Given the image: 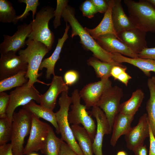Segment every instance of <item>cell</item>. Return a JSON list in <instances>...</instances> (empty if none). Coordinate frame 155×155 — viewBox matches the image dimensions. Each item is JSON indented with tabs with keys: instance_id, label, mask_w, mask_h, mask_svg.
<instances>
[{
	"instance_id": "cell-1",
	"label": "cell",
	"mask_w": 155,
	"mask_h": 155,
	"mask_svg": "<svg viewBox=\"0 0 155 155\" xmlns=\"http://www.w3.org/2000/svg\"><path fill=\"white\" fill-rule=\"evenodd\" d=\"M62 17L65 22L69 23L71 27V37L78 36L83 47L91 51L93 57L104 62H116L112 59L111 53L101 47L80 24L75 17L74 8L68 5L64 9Z\"/></svg>"
},
{
	"instance_id": "cell-2",
	"label": "cell",
	"mask_w": 155,
	"mask_h": 155,
	"mask_svg": "<svg viewBox=\"0 0 155 155\" xmlns=\"http://www.w3.org/2000/svg\"><path fill=\"white\" fill-rule=\"evenodd\" d=\"M26 44L27 46L26 48L20 50L18 54L28 64L26 77L28 79V86H33L36 82L47 85H50L38 79L42 74L38 73L41 63L44 57L50 50L43 43L28 39L26 41Z\"/></svg>"
},
{
	"instance_id": "cell-3",
	"label": "cell",
	"mask_w": 155,
	"mask_h": 155,
	"mask_svg": "<svg viewBox=\"0 0 155 155\" xmlns=\"http://www.w3.org/2000/svg\"><path fill=\"white\" fill-rule=\"evenodd\" d=\"M129 18L135 27L146 32H155V8L148 0H124Z\"/></svg>"
},
{
	"instance_id": "cell-4",
	"label": "cell",
	"mask_w": 155,
	"mask_h": 155,
	"mask_svg": "<svg viewBox=\"0 0 155 155\" xmlns=\"http://www.w3.org/2000/svg\"><path fill=\"white\" fill-rule=\"evenodd\" d=\"M55 9L49 6L42 7L32 20V32L28 39L40 42L44 44L50 50L54 41V33L49 27L50 20L54 16Z\"/></svg>"
},
{
	"instance_id": "cell-5",
	"label": "cell",
	"mask_w": 155,
	"mask_h": 155,
	"mask_svg": "<svg viewBox=\"0 0 155 155\" xmlns=\"http://www.w3.org/2000/svg\"><path fill=\"white\" fill-rule=\"evenodd\" d=\"M68 91H65L61 93L58 102L60 108L55 113L59 133L61 138L78 155H84L74 137L68 120V111L72 103L71 98L68 96Z\"/></svg>"
},
{
	"instance_id": "cell-6",
	"label": "cell",
	"mask_w": 155,
	"mask_h": 155,
	"mask_svg": "<svg viewBox=\"0 0 155 155\" xmlns=\"http://www.w3.org/2000/svg\"><path fill=\"white\" fill-rule=\"evenodd\" d=\"M32 115L23 108L13 114L11 143L14 155H24L23 145L25 137L30 131Z\"/></svg>"
},
{
	"instance_id": "cell-7",
	"label": "cell",
	"mask_w": 155,
	"mask_h": 155,
	"mask_svg": "<svg viewBox=\"0 0 155 155\" xmlns=\"http://www.w3.org/2000/svg\"><path fill=\"white\" fill-rule=\"evenodd\" d=\"M71 98L72 104L71 111L69 112L68 118L70 124H82L86 130L93 142L96 129V126L94 120L86 111L85 105L81 103V98L78 89L72 93Z\"/></svg>"
},
{
	"instance_id": "cell-8",
	"label": "cell",
	"mask_w": 155,
	"mask_h": 155,
	"mask_svg": "<svg viewBox=\"0 0 155 155\" xmlns=\"http://www.w3.org/2000/svg\"><path fill=\"white\" fill-rule=\"evenodd\" d=\"M9 95V101L6 115L7 118L12 122L13 114L17 107L20 106H24L32 100L40 103V93L34 86L29 87L28 82L11 91Z\"/></svg>"
},
{
	"instance_id": "cell-9",
	"label": "cell",
	"mask_w": 155,
	"mask_h": 155,
	"mask_svg": "<svg viewBox=\"0 0 155 155\" xmlns=\"http://www.w3.org/2000/svg\"><path fill=\"white\" fill-rule=\"evenodd\" d=\"M123 95L121 88L112 86L104 92L96 104L104 113L112 128L114 119L119 113L120 101Z\"/></svg>"
},
{
	"instance_id": "cell-10",
	"label": "cell",
	"mask_w": 155,
	"mask_h": 155,
	"mask_svg": "<svg viewBox=\"0 0 155 155\" xmlns=\"http://www.w3.org/2000/svg\"><path fill=\"white\" fill-rule=\"evenodd\" d=\"M51 127L32 115V123L30 135L24 148V155H29L43 148Z\"/></svg>"
},
{
	"instance_id": "cell-11",
	"label": "cell",
	"mask_w": 155,
	"mask_h": 155,
	"mask_svg": "<svg viewBox=\"0 0 155 155\" xmlns=\"http://www.w3.org/2000/svg\"><path fill=\"white\" fill-rule=\"evenodd\" d=\"M12 51L1 54L0 80L13 76L18 73L26 71L28 63L20 56Z\"/></svg>"
},
{
	"instance_id": "cell-12",
	"label": "cell",
	"mask_w": 155,
	"mask_h": 155,
	"mask_svg": "<svg viewBox=\"0 0 155 155\" xmlns=\"http://www.w3.org/2000/svg\"><path fill=\"white\" fill-rule=\"evenodd\" d=\"M32 20L29 24L24 23L19 25L17 30L12 36L4 34L3 41L0 44V53L10 51L16 53L24 47L26 39L32 32Z\"/></svg>"
},
{
	"instance_id": "cell-13",
	"label": "cell",
	"mask_w": 155,
	"mask_h": 155,
	"mask_svg": "<svg viewBox=\"0 0 155 155\" xmlns=\"http://www.w3.org/2000/svg\"><path fill=\"white\" fill-rule=\"evenodd\" d=\"M91 114L96 120L97 125L95 137L92 144V150L95 155H103L102 142L105 135L111 133L112 128L102 110L95 105L92 107Z\"/></svg>"
},
{
	"instance_id": "cell-14",
	"label": "cell",
	"mask_w": 155,
	"mask_h": 155,
	"mask_svg": "<svg viewBox=\"0 0 155 155\" xmlns=\"http://www.w3.org/2000/svg\"><path fill=\"white\" fill-rule=\"evenodd\" d=\"M109 78L101 79L98 82L86 85L79 92L87 109L96 105L104 92L112 86Z\"/></svg>"
},
{
	"instance_id": "cell-15",
	"label": "cell",
	"mask_w": 155,
	"mask_h": 155,
	"mask_svg": "<svg viewBox=\"0 0 155 155\" xmlns=\"http://www.w3.org/2000/svg\"><path fill=\"white\" fill-rule=\"evenodd\" d=\"M149 125L147 113L144 114L139 119L136 125L131 128L125 135L127 147L133 151L144 145L145 139L149 136Z\"/></svg>"
},
{
	"instance_id": "cell-16",
	"label": "cell",
	"mask_w": 155,
	"mask_h": 155,
	"mask_svg": "<svg viewBox=\"0 0 155 155\" xmlns=\"http://www.w3.org/2000/svg\"><path fill=\"white\" fill-rule=\"evenodd\" d=\"M146 32L135 28L117 33L119 39L133 52L138 54L148 48L146 39Z\"/></svg>"
},
{
	"instance_id": "cell-17",
	"label": "cell",
	"mask_w": 155,
	"mask_h": 155,
	"mask_svg": "<svg viewBox=\"0 0 155 155\" xmlns=\"http://www.w3.org/2000/svg\"><path fill=\"white\" fill-rule=\"evenodd\" d=\"M95 40L101 47L109 53H119L131 58L139 57L138 54L133 52L113 34L103 35Z\"/></svg>"
},
{
	"instance_id": "cell-18",
	"label": "cell",
	"mask_w": 155,
	"mask_h": 155,
	"mask_svg": "<svg viewBox=\"0 0 155 155\" xmlns=\"http://www.w3.org/2000/svg\"><path fill=\"white\" fill-rule=\"evenodd\" d=\"M48 90L40 96V105L53 111L55 107L59 95L63 92L68 90V86L66 84L61 76L55 75Z\"/></svg>"
},
{
	"instance_id": "cell-19",
	"label": "cell",
	"mask_w": 155,
	"mask_h": 155,
	"mask_svg": "<svg viewBox=\"0 0 155 155\" xmlns=\"http://www.w3.org/2000/svg\"><path fill=\"white\" fill-rule=\"evenodd\" d=\"M108 9L99 24L93 29L84 28L95 40L101 36L108 34L115 35L119 39L117 34L114 29L112 18V9L114 0H108Z\"/></svg>"
},
{
	"instance_id": "cell-20",
	"label": "cell",
	"mask_w": 155,
	"mask_h": 155,
	"mask_svg": "<svg viewBox=\"0 0 155 155\" xmlns=\"http://www.w3.org/2000/svg\"><path fill=\"white\" fill-rule=\"evenodd\" d=\"M111 15L114 28L117 34L123 31L135 28L125 14L121 0H114Z\"/></svg>"
},
{
	"instance_id": "cell-21",
	"label": "cell",
	"mask_w": 155,
	"mask_h": 155,
	"mask_svg": "<svg viewBox=\"0 0 155 155\" xmlns=\"http://www.w3.org/2000/svg\"><path fill=\"white\" fill-rule=\"evenodd\" d=\"M66 26L65 32L62 37L58 38V42L55 49L52 55L49 57L43 60L40 65L39 70H41L44 68L46 69V77L47 79L50 78L51 75H55L54 69L55 64L60 58V55L64 43L69 38L68 34L70 26L65 22Z\"/></svg>"
},
{
	"instance_id": "cell-22",
	"label": "cell",
	"mask_w": 155,
	"mask_h": 155,
	"mask_svg": "<svg viewBox=\"0 0 155 155\" xmlns=\"http://www.w3.org/2000/svg\"><path fill=\"white\" fill-rule=\"evenodd\" d=\"M134 116L120 113L116 116L112 127V134L110 141L111 145L115 146L119 137L125 135L131 128V125Z\"/></svg>"
},
{
	"instance_id": "cell-23",
	"label": "cell",
	"mask_w": 155,
	"mask_h": 155,
	"mask_svg": "<svg viewBox=\"0 0 155 155\" xmlns=\"http://www.w3.org/2000/svg\"><path fill=\"white\" fill-rule=\"evenodd\" d=\"M112 57L115 62L120 63H126L135 66L143 71L146 76H150V72H155V61L139 57L131 58L117 53H111Z\"/></svg>"
},
{
	"instance_id": "cell-24",
	"label": "cell",
	"mask_w": 155,
	"mask_h": 155,
	"mask_svg": "<svg viewBox=\"0 0 155 155\" xmlns=\"http://www.w3.org/2000/svg\"><path fill=\"white\" fill-rule=\"evenodd\" d=\"M23 108L29 111L37 118H42L50 122L55 127L56 132L60 133L57 123L56 113L53 111L46 108L41 105L36 104L34 100H32L23 106Z\"/></svg>"
},
{
	"instance_id": "cell-25",
	"label": "cell",
	"mask_w": 155,
	"mask_h": 155,
	"mask_svg": "<svg viewBox=\"0 0 155 155\" xmlns=\"http://www.w3.org/2000/svg\"><path fill=\"white\" fill-rule=\"evenodd\" d=\"M71 127L84 155H93V142L86 129L79 125H72Z\"/></svg>"
},
{
	"instance_id": "cell-26",
	"label": "cell",
	"mask_w": 155,
	"mask_h": 155,
	"mask_svg": "<svg viewBox=\"0 0 155 155\" xmlns=\"http://www.w3.org/2000/svg\"><path fill=\"white\" fill-rule=\"evenodd\" d=\"M145 97L142 90L138 89L133 92L131 98L127 100L120 104L119 113L133 116L138 110Z\"/></svg>"
},
{
	"instance_id": "cell-27",
	"label": "cell",
	"mask_w": 155,
	"mask_h": 155,
	"mask_svg": "<svg viewBox=\"0 0 155 155\" xmlns=\"http://www.w3.org/2000/svg\"><path fill=\"white\" fill-rule=\"evenodd\" d=\"M87 63L89 66L93 68L96 77L101 79L109 78L111 76V70L114 66L123 65L121 63L117 62L108 63L102 62L94 57L88 59Z\"/></svg>"
},
{
	"instance_id": "cell-28",
	"label": "cell",
	"mask_w": 155,
	"mask_h": 155,
	"mask_svg": "<svg viewBox=\"0 0 155 155\" xmlns=\"http://www.w3.org/2000/svg\"><path fill=\"white\" fill-rule=\"evenodd\" d=\"M150 92V98L146 106L148 119L152 133L155 137V85L151 78L147 81Z\"/></svg>"
},
{
	"instance_id": "cell-29",
	"label": "cell",
	"mask_w": 155,
	"mask_h": 155,
	"mask_svg": "<svg viewBox=\"0 0 155 155\" xmlns=\"http://www.w3.org/2000/svg\"><path fill=\"white\" fill-rule=\"evenodd\" d=\"M63 141L61 138L56 136L51 127L45 143L40 150L41 153L45 155H58L61 144Z\"/></svg>"
},
{
	"instance_id": "cell-30",
	"label": "cell",
	"mask_w": 155,
	"mask_h": 155,
	"mask_svg": "<svg viewBox=\"0 0 155 155\" xmlns=\"http://www.w3.org/2000/svg\"><path fill=\"white\" fill-rule=\"evenodd\" d=\"M26 71H21L16 74L0 81V93L12 88L22 86L28 83L26 77Z\"/></svg>"
},
{
	"instance_id": "cell-31",
	"label": "cell",
	"mask_w": 155,
	"mask_h": 155,
	"mask_svg": "<svg viewBox=\"0 0 155 155\" xmlns=\"http://www.w3.org/2000/svg\"><path fill=\"white\" fill-rule=\"evenodd\" d=\"M16 11L12 3L7 0H0V22L3 23L12 22L15 24Z\"/></svg>"
},
{
	"instance_id": "cell-32",
	"label": "cell",
	"mask_w": 155,
	"mask_h": 155,
	"mask_svg": "<svg viewBox=\"0 0 155 155\" xmlns=\"http://www.w3.org/2000/svg\"><path fill=\"white\" fill-rule=\"evenodd\" d=\"M12 122L7 118L0 119V145L7 144L11 140Z\"/></svg>"
},
{
	"instance_id": "cell-33",
	"label": "cell",
	"mask_w": 155,
	"mask_h": 155,
	"mask_svg": "<svg viewBox=\"0 0 155 155\" xmlns=\"http://www.w3.org/2000/svg\"><path fill=\"white\" fill-rule=\"evenodd\" d=\"M20 3H23L26 4V7L23 13L19 16H17L16 18L15 24L19 20L22 21L26 19L28 16L29 15L30 11H32L33 20H34V15L37 13V8L40 4L38 0H19Z\"/></svg>"
},
{
	"instance_id": "cell-34",
	"label": "cell",
	"mask_w": 155,
	"mask_h": 155,
	"mask_svg": "<svg viewBox=\"0 0 155 155\" xmlns=\"http://www.w3.org/2000/svg\"><path fill=\"white\" fill-rule=\"evenodd\" d=\"M69 1L67 0H57V6L54 12V16L55 18L53 22V25L55 29L61 25V18L64 8L68 5Z\"/></svg>"
},
{
	"instance_id": "cell-35",
	"label": "cell",
	"mask_w": 155,
	"mask_h": 155,
	"mask_svg": "<svg viewBox=\"0 0 155 155\" xmlns=\"http://www.w3.org/2000/svg\"><path fill=\"white\" fill-rule=\"evenodd\" d=\"M80 9L83 16L89 18H93L98 12L91 0H87L83 2L80 6Z\"/></svg>"
},
{
	"instance_id": "cell-36",
	"label": "cell",
	"mask_w": 155,
	"mask_h": 155,
	"mask_svg": "<svg viewBox=\"0 0 155 155\" xmlns=\"http://www.w3.org/2000/svg\"><path fill=\"white\" fill-rule=\"evenodd\" d=\"M10 99L9 95L6 92L0 93V118L7 117V110Z\"/></svg>"
},
{
	"instance_id": "cell-37",
	"label": "cell",
	"mask_w": 155,
	"mask_h": 155,
	"mask_svg": "<svg viewBox=\"0 0 155 155\" xmlns=\"http://www.w3.org/2000/svg\"><path fill=\"white\" fill-rule=\"evenodd\" d=\"M79 78V75L76 71L69 70L65 73L63 79L66 84L67 86H71L76 83Z\"/></svg>"
},
{
	"instance_id": "cell-38",
	"label": "cell",
	"mask_w": 155,
	"mask_h": 155,
	"mask_svg": "<svg viewBox=\"0 0 155 155\" xmlns=\"http://www.w3.org/2000/svg\"><path fill=\"white\" fill-rule=\"evenodd\" d=\"M94 5L98 12L105 13L108 9V1L104 0H91Z\"/></svg>"
},
{
	"instance_id": "cell-39",
	"label": "cell",
	"mask_w": 155,
	"mask_h": 155,
	"mask_svg": "<svg viewBox=\"0 0 155 155\" xmlns=\"http://www.w3.org/2000/svg\"><path fill=\"white\" fill-rule=\"evenodd\" d=\"M138 55L140 58L150 59L155 61V47L145 48Z\"/></svg>"
},
{
	"instance_id": "cell-40",
	"label": "cell",
	"mask_w": 155,
	"mask_h": 155,
	"mask_svg": "<svg viewBox=\"0 0 155 155\" xmlns=\"http://www.w3.org/2000/svg\"><path fill=\"white\" fill-rule=\"evenodd\" d=\"M58 155H78L69 145L63 141L61 144Z\"/></svg>"
},
{
	"instance_id": "cell-41",
	"label": "cell",
	"mask_w": 155,
	"mask_h": 155,
	"mask_svg": "<svg viewBox=\"0 0 155 155\" xmlns=\"http://www.w3.org/2000/svg\"><path fill=\"white\" fill-rule=\"evenodd\" d=\"M127 69L126 66L123 65H115L111 69V76L113 77L115 80H117L118 76L122 73L126 71Z\"/></svg>"
},
{
	"instance_id": "cell-42",
	"label": "cell",
	"mask_w": 155,
	"mask_h": 155,
	"mask_svg": "<svg viewBox=\"0 0 155 155\" xmlns=\"http://www.w3.org/2000/svg\"><path fill=\"white\" fill-rule=\"evenodd\" d=\"M0 155H14L11 143L0 145Z\"/></svg>"
},
{
	"instance_id": "cell-43",
	"label": "cell",
	"mask_w": 155,
	"mask_h": 155,
	"mask_svg": "<svg viewBox=\"0 0 155 155\" xmlns=\"http://www.w3.org/2000/svg\"><path fill=\"white\" fill-rule=\"evenodd\" d=\"M149 132L150 148L149 155H155V137L152 133L150 125Z\"/></svg>"
},
{
	"instance_id": "cell-44",
	"label": "cell",
	"mask_w": 155,
	"mask_h": 155,
	"mask_svg": "<svg viewBox=\"0 0 155 155\" xmlns=\"http://www.w3.org/2000/svg\"><path fill=\"white\" fill-rule=\"evenodd\" d=\"M132 78L131 77L126 71L120 74L117 78V80L121 82L126 86H127L129 80Z\"/></svg>"
},
{
	"instance_id": "cell-45",
	"label": "cell",
	"mask_w": 155,
	"mask_h": 155,
	"mask_svg": "<svg viewBox=\"0 0 155 155\" xmlns=\"http://www.w3.org/2000/svg\"><path fill=\"white\" fill-rule=\"evenodd\" d=\"M133 152L134 155H147L148 149L146 145H143L134 149Z\"/></svg>"
},
{
	"instance_id": "cell-46",
	"label": "cell",
	"mask_w": 155,
	"mask_h": 155,
	"mask_svg": "<svg viewBox=\"0 0 155 155\" xmlns=\"http://www.w3.org/2000/svg\"><path fill=\"white\" fill-rule=\"evenodd\" d=\"M117 155H127V153L125 151H121L118 152Z\"/></svg>"
},
{
	"instance_id": "cell-47",
	"label": "cell",
	"mask_w": 155,
	"mask_h": 155,
	"mask_svg": "<svg viewBox=\"0 0 155 155\" xmlns=\"http://www.w3.org/2000/svg\"><path fill=\"white\" fill-rule=\"evenodd\" d=\"M155 8V0H147Z\"/></svg>"
},
{
	"instance_id": "cell-48",
	"label": "cell",
	"mask_w": 155,
	"mask_h": 155,
	"mask_svg": "<svg viewBox=\"0 0 155 155\" xmlns=\"http://www.w3.org/2000/svg\"><path fill=\"white\" fill-rule=\"evenodd\" d=\"M151 79L152 81L155 85V76H153L151 78Z\"/></svg>"
},
{
	"instance_id": "cell-49",
	"label": "cell",
	"mask_w": 155,
	"mask_h": 155,
	"mask_svg": "<svg viewBox=\"0 0 155 155\" xmlns=\"http://www.w3.org/2000/svg\"><path fill=\"white\" fill-rule=\"evenodd\" d=\"M29 155H39L36 153L33 152L30 154Z\"/></svg>"
}]
</instances>
